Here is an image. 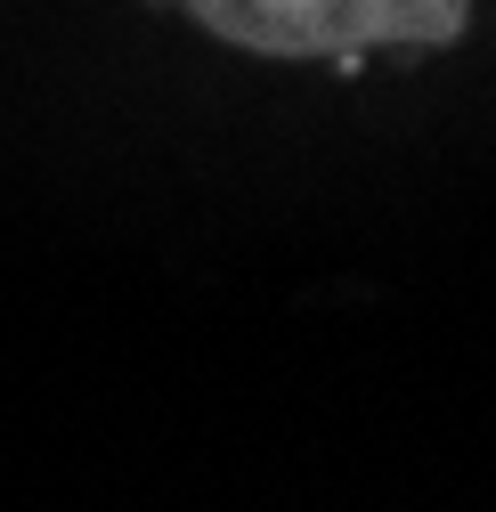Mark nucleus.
<instances>
[{
  "instance_id": "f257e3e1",
  "label": "nucleus",
  "mask_w": 496,
  "mask_h": 512,
  "mask_svg": "<svg viewBox=\"0 0 496 512\" xmlns=\"http://www.w3.org/2000/svg\"><path fill=\"white\" fill-rule=\"evenodd\" d=\"M204 33L253 57H366V49H448L472 0H179Z\"/></svg>"
}]
</instances>
